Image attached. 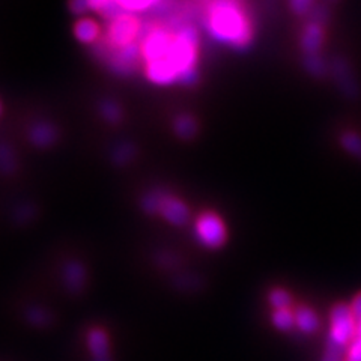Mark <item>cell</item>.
<instances>
[{
	"mask_svg": "<svg viewBox=\"0 0 361 361\" xmlns=\"http://www.w3.org/2000/svg\"><path fill=\"white\" fill-rule=\"evenodd\" d=\"M345 361H361V336L355 334L354 340L351 341L346 351Z\"/></svg>",
	"mask_w": 361,
	"mask_h": 361,
	"instance_id": "obj_22",
	"label": "cell"
},
{
	"mask_svg": "<svg viewBox=\"0 0 361 361\" xmlns=\"http://www.w3.org/2000/svg\"><path fill=\"white\" fill-rule=\"evenodd\" d=\"M173 130L177 133L178 138L184 140H190L198 133V122L191 115L184 113L177 116V119L173 122Z\"/></svg>",
	"mask_w": 361,
	"mask_h": 361,
	"instance_id": "obj_12",
	"label": "cell"
},
{
	"mask_svg": "<svg viewBox=\"0 0 361 361\" xmlns=\"http://www.w3.org/2000/svg\"><path fill=\"white\" fill-rule=\"evenodd\" d=\"M194 235L203 247L216 250L228 241V228L217 212H202L194 223Z\"/></svg>",
	"mask_w": 361,
	"mask_h": 361,
	"instance_id": "obj_5",
	"label": "cell"
},
{
	"mask_svg": "<svg viewBox=\"0 0 361 361\" xmlns=\"http://www.w3.org/2000/svg\"><path fill=\"white\" fill-rule=\"evenodd\" d=\"M89 8L105 18H109L110 22L124 14V9L121 8L119 2H89Z\"/></svg>",
	"mask_w": 361,
	"mask_h": 361,
	"instance_id": "obj_17",
	"label": "cell"
},
{
	"mask_svg": "<svg viewBox=\"0 0 361 361\" xmlns=\"http://www.w3.org/2000/svg\"><path fill=\"white\" fill-rule=\"evenodd\" d=\"M289 8L297 15H309L314 13L316 3L311 2V0H294V2L289 3Z\"/></svg>",
	"mask_w": 361,
	"mask_h": 361,
	"instance_id": "obj_20",
	"label": "cell"
},
{
	"mask_svg": "<svg viewBox=\"0 0 361 361\" xmlns=\"http://www.w3.org/2000/svg\"><path fill=\"white\" fill-rule=\"evenodd\" d=\"M295 327L304 334H311L318 331L321 322L316 315V311L310 307H298L295 311Z\"/></svg>",
	"mask_w": 361,
	"mask_h": 361,
	"instance_id": "obj_10",
	"label": "cell"
},
{
	"mask_svg": "<svg viewBox=\"0 0 361 361\" xmlns=\"http://www.w3.org/2000/svg\"><path fill=\"white\" fill-rule=\"evenodd\" d=\"M357 336H361V319L357 321Z\"/></svg>",
	"mask_w": 361,
	"mask_h": 361,
	"instance_id": "obj_28",
	"label": "cell"
},
{
	"mask_svg": "<svg viewBox=\"0 0 361 361\" xmlns=\"http://www.w3.org/2000/svg\"><path fill=\"white\" fill-rule=\"evenodd\" d=\"M325 43V29L316 18L310 20L304 27H302L301 32V48L304 56H314L319 54L322 45Z\"/></svg>",
	"mask_w": 361,
	"mask_h": 361,
	"instance_id": "obj_7",
	"label": "cell"
},
{
	"mask_svg": "<svg viewBox=\"0 0 361 361\" xmlns=\"http://www.w3.org/2000/svg\"><path fill=\"white\" fill-rule=\"evenodd\" d=\"M357 334V321L351 311V307L339 302L330 314V331L327 345L348 351L351 341Z\"/></svg>",
	"mask_w": 361,
	"mask_h": 361,
	"instance_id": "obj_4",
	"label": "cell"
},
{
	"mask_svg": "<svg viewBox=\"0 0 361 361\" xmlns=\"http://www.w3.org/2000/svg\"><path fill=\"white\" fill-rule=\"evenodd\" d=\"M64 279L68 289L80 290L84 285V268L77 262L68 263V267L64 271Z\"/></svg>",
	"mask_w": 361,
	"mask_h": 361,
	"instance_id": "obj_13",
	"label": "cell"
},
{
	"mask_svg": "<svg viewBox=\"0 0 361 361\" xmlns=\"http://www.w3.org/2000/svg\"><path fill=\"white\" fill-rule=\"evenodd\" d=\"M349 307H351V311H353L355 321H360L361 319V292L354 297V300H353V302H351Z\"/></svg>",
	"mask_w": 361,
	"mask_h": 361,
	"instance_id": "obj_26",
	"label": "cell"
},
{
	"mask_svg": "<svg viewBox=\"0 0 361 361\" xmlns=\"http://www.w3.org/2000/svg\"><path fill=\"white\" fill-rule=\"evenodd\" d=\"M304 68L306 70L315 77L324 75L327 71V65L322 59L321 54H314V56H304Z\"/></svg>",
	"mask_w": 361,
	"mask_h": 361,
	"instance_id": "obj_19",
	"label": "cell"
},
{
	"mask_svg": "<svg viewBox=\"0 0 361 361\" xmlns=\"http://www.w3.org/2000/svg\"><path fill=\"white\" fill-rule=\"evenodd\" d=\"M74 35L80 43L92 44L100 38L101 29L100 24L92 20V18H82L74 26Z\"/></svg>",
	"mask_w": 361,
	"mask_h": 361,
	"instance_id": "obj_11",
	"label": "cell"
},
{
	"mask_svg": "<svg viewBox=\"0 0 361 361\" xmlns=\"http://www.w3.org/2000/svg\"><path fill=\"white\" fill-rule=\"evenodd\" d=\"M56 138V130L48 124H38L31 130V140L36 146H50Z\"/></svg>",
	"mask_w": 361,
	"mask_h": 361,
	"instance_id": "obj_14",
	"label": "cell"
},
{
	"mask_svg": "<svg viewBox=\"0 0 361 361\" xmlns=\"http://www.w3.org/2000/svg\"><path fill=\"white\" fill-rule=\"evenodd\" d=\"M143 209L149 214H160V216L169 221L173 226H184L190 220V208L184 200L164 194L160 191H154L143 199Z\"/></svg>",
	"mask_w": 361,
	"mask_h": 361,
	"instance_id": "obj_3",
	"label": "cell"
},
{
	"mask_svg": "<svg viewBox=\"0 0 361 361\" xmlns=\"http://www.w3.org/2000/svg\"><path fill=\"white\" fill-rule=\"evenodd\" d=\"M199 35L196 29L184 26L173 32V40L168 53L161 59L145 64L148 80L155 84H172L181 82L193 84L198 79Z\"/></svg>",
	"mask_w": 361,
	"mask_h": 361,
	"instance_id": "obj_1",
	"label": "cell"
},
{
	"mask_svg": "<svg viewBox=\"0 0 361 361\" xmlns=\"http://www.w3.org/2000/svg\"><path fill=\"white\" fill-rule=\"evenodd\" d=\"M87 348H89L94 361H112L109 337H107L104 330L92 328L87 333Z\"/></svg>",
	"mask_w": 361,
	"mask_h": 361,
	"instance_id": "obj_8",
	"label": "cell"
},
{
	"mask_svg": "<svg viewBox=\"0 0 361 361\" xmlns=\"http://www.w3.org/2000/svg\"><path fill=\"white\" fill-rule=\"evenodd\" d=\"M139 59H142L140 47L133 44L124 48H116V52L112 57V64L116 71L130 73L134 70V66L139 62Z\"/></svg>",
	"mask_w": 361,
	"mask_h": 361,
	"instance_id": "obj_9",
	"label": "cell"
},
{
	"mask_svg": "<svg viewBox=\"0 0 361 361\" xmlns=\"http://www.w3.org/2000/svg\"><path fill=\"white\" fill-rule=\"evenodd\" d=\"M140 34V22L133 14L124 13L110 22L107 31V40L112 48H124L134 44V40Z\"/></svg>",
	"mask_w": 361,
	"mask_h": 361,
	"instance_id": "obj_6",
	"label": "cell"
},
{
	"mask_svg": "<svg viewBox=\"0 0 361 361\" xmlns=\"http://www.w3.org/2000/svg\"><path fill=\"white\" fill-rule=\"evenodd\" d=\"M272 325L280 331H289L292 327H295V314L290 309L274 310L271 316Z\"/></svg>",
	"mask_w": 361,
	"mask_h": 361,
	"instance_id": "obj_16",
	"label": "cell"
},
{
	"mask_svg": "<svg viewBox=\"0 0 361 361\" xmlns=\"http://www.w3.org/2000/svg\"><path fill=\"white\" fill-rule=\"evenodd\" d=\"M124 13L131 14V13H140L143 9L149 8L154 5V2H119Z\"/></svg>",
	"mask_w": 361,
	"mask_h": 361,
	"instance_id": "obj_24",
	"label": "cell"
},
{
	"mask_svg": "<svg viewBox=\"0 0 361 361\" xmlns=\"http://www.w3.org/2000/svg\"><path fill=\"white\" fill-rule=\"evenodd\" d=\"M268 301L274 310L289 309L292 304V295L286 289L283 288H274L268 294Z\"/></svg>",
	"mask_w": 361,
	"mask_h": 361,
	"instance_id": "obj_18",
	"label": "cell"
},
{
	"mask_svg": "<svg viewBox=\"0 0 361 361\" xmlns=\"http://www.w3.org/2000/svg\"><path fill=\"white\" fill-rule=\"evenodd\" d=\"M70 6L73 9V13H77V14H82V13L86 11V9H91L89 8V2H87V3H84V2H74Z\"/></svg>",
	"mask_w": 361,
	"mask_h": 361,
	"instance_id": "obj_27",
	"label": "cell"
},
{
	"mask_svg": "<svg viewBox=\"0 0 361 361\" xmlns=\"http://www.w3.org/2000/svg\"><path fill=\"white\" fill-rule=\"evenodd\" d=\"M340 146L348 154L354 155L355 159L361 161V135L355 131H346L340 135Z\"/></svg>",
	"mask_w": 361,
	"mask_h": 361,
	"instance_id": "obj_15",
	"label": "cell"
},
{
	"mask_svg": "<svg viewBox=\"0 0 361 361\" xmlns=\"http://www.w3.org/2000/svg\"><path fill=\"white\" fill-rule=\"evenodd\" d=\"M345 357H346V351L325 345V354L322 361H345Z\"/></svg>",
	"mask_w": 361,
	"mask_h": 361,
	"instance_id": "obj_23",
	"label": "cell"
},
{
	"mask_svg": "<svg viewBox=\"0 0 361 361\" xmlns=\"http://www.w3.org/2000/svg\"><path fill=\"white\" fill-rule=\"evenodd\" d=\"M29 321H31L32 324L43 325L47 322V314L40 309H34V310L29 311Z\"/></svg>",
	"mask_w": 361,
	"mask_h": 361,
	"instance_id": "obj_25",
	"label": "cell"
},
{
	"mask_svg": "<svg viewBox=\"0 0 361 361\" xmlns=\"http://www.w3.org/2000/svg\"><path fill=\"white\" fill-rule=\"evenodd\" d=\"M101 113H103L104 118L107 121H110V122H118L121 119V116H122L119 105L113 103V101H105L101 105Z\"/></svg>",
	"mask_w": 361,
	"mask_h": 361,
	"instance_id": "obj_21",
	"label": "cell"
},
{
	"mask_svg": "<svg viewBox=\"0 0 361 361\" xmlns=\"http://www.w3.org/2000/svg\"><path fill=\"white\" fill-rule=\"evenodd\" d=\"M0 112H2V104H0Z\"/></svg>",
	"mask_w": 361,
	"mask_h": 361,
	"instance_id": "obj_29",
	"label": "cell"
},
{
	"mask_svg": "<svg viewBox=\"0 0 361 361\" xmlns=\"http://www.w3.org/2000/svg\"><path fill=\"white\" fill-rule=\"evenodd\" d=\"M205 24L209 35L223 44L246 48L253 38V24L247 9L233 0H217L207 8Z\"/></svg>",
	"mask_w": 361,
	"mask_h": 361,
	"instance_id": "obj_2",
	"label": "cell"
}]
</instances>
